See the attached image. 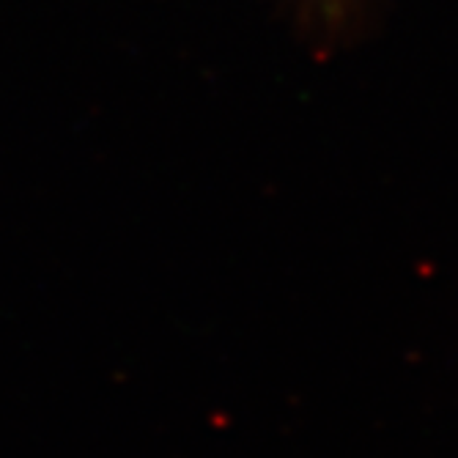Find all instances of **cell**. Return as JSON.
<instances>
[{"label": "cell", "mask_w": 458, "mask_h": 458, "mask_svg": "<svg viewBox=\"0 0 458 458\" xmlns=\"http://www.w3.org/2000/svg\"><path fill=\"white\" fill-rule=\"evenodd\" d=\"M300 9L316 33L335 38L354 25L360 0H300Z\"/></svg>", "instance_id": "6da1fadb"}]
</instances>
